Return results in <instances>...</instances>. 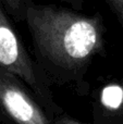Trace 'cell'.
Returning a JSON list of instances; mask_svg holds the SVG:
<instances>
[{
	"label": "cell",
	"instance_id": "cell-4",
	"mask_svg": "<svg viewBox=\"0 0 123 124\" xmlns=\"http://www.w3.org/2000/svg\"><path fill=\"white\" fill-rule=\"evenodd\" d=\"M123 100V90L118 86H109L102 93V101L107 107L117 108Z\"/></svg>",
	"mask_w": 123,
	"mask_h": 124
},
{
	"label": "cell",
	"instance_id": "cell-1",
	"mask_svg": "<svg viewBox=\"0 0 123 124\" xmlns=\"http://www.w3.org/2000/svg\"><path fill=\"white\" fill-rule=\"evenodd\" d=\"M25 21L37 56L49 68L76 73L105 50V26L99 14L87 16L26 0Z\"/></svg>",
	"mask_w": 123,
	"mask_h": 124
},
{
	"label": "cell",
	"instance_id": "cell-3",
	"mask_svg": "<svg viewBox=\"0 0 123 124\" xmlns=\"http://www.w3.org/2000/svg\"><path fill=\"white\" fill-rule=\"evenodd\" d=\"M0 108L14 124H52L23 82L3 70H0Z\"/></svg>",
	"mask_w": 123,
	"mask_h": 124
},
{
	"label": "cell",
	"instance_id": "cell-8",
	"mask_svg": "<svg viewBox=\"0 0 123 124\" xmlns=\"http://www.w3.org/2000/svg\"><path fill=\"white\" fill-rule=\"evenodd\" d=\"M65 1H68L69 3H72L73 6H75V7H78L83 0H65Z\"/></svg>",
	"mask_w": 123,
	"mask_h": 124
},
{
	"label": "cell",
	"instance_id": "cell-7",
	"mask_svg": "<svg viewBox=\"0 0 123 124\" xmlns=\"http://www.w3.org/2000/svg\"><path fill=\"white\" fill-rule=\"evenodd\" d=\"M54 124H82L78 121L74 120V119L70 118V116H59L54 120Z\"/></svg>",
	"mask_w": 123,
	"mask_h": 124
},
{
	"label": "cell",
	"instance_id": "cell-2",
	"mask_svg": "<svg viewBox=\"0 0 123 124\" xmlns=\"http://www.w3.org/2000/svg\"><path fill=\"white\" fill-rule=\"evenodd\" d=\"M0 70L16 76L37 96L44 98L46 86L37 65L31 59L17 33L0 6Z\"/></svg>",
	"mask_w": 123,
	"mask_h": 124
},
{
	"label": "cell",
	"instance_id": "cell-6",
	"mask_svg": "<svg viewBox=\"0 0 123 124\" xmlns=\"http://www.w3.org/2000/svg\"><path fill=\"white\" fill-rule=\"evenodd\" d=\"M115 14L119 23L123 27V0H105Z\"/></svg>",
	"mask_w": 123,
	"mask_h": 124
},
{
	"label": "cell",
	"instance_id": "cell-5",
	"mask_svg": "<svg viewBox=\"0 0 123 124\" xmlns=\"http://www.w3.org/2000/svg\"><path fill=\"white\" fill-rule=\"evenodd\" d=\"M3 1L14 19L19 21L25 20L26 0H3Z\"/></svg>",
	"mask_w": 123,
	"mask_h": 124
}]
</instances>
